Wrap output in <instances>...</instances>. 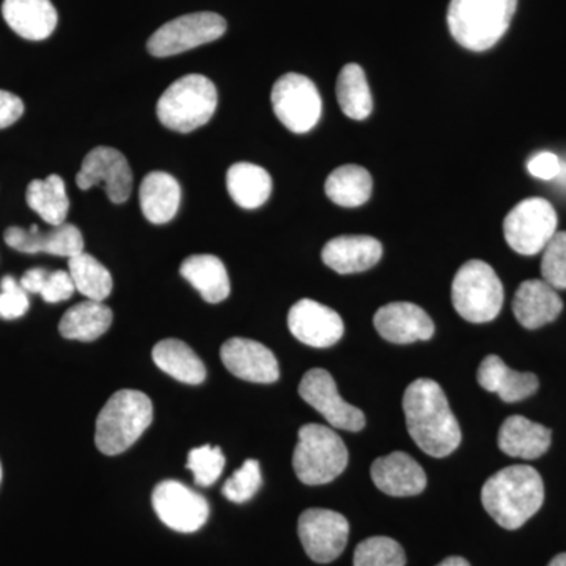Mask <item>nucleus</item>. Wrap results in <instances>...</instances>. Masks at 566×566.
<instances>
[{
	"label": "nucleus",
	"instance_id": "nucleus-1",
	"mask_svg": "<svg viewBox=\"0 0 566 566\" xmlns=\"http://www.w3.org/2000/svg\"><path fill=\"white\" fill-rule=\"evenodd\" d=\"M406 427L412 441L430 457L444 458L461 444V428L444 390L433 379L420 378L403 395Z\"/></svg>",
	"mask_w": 566,
	"mask_h": 566
},
{
	"label": "nucleus",
	"instance_id": "nucleus-2",
	"mask_svg": "<svg viewBox=\"0 0 566 566\" xmlns=\"http://www.w3.org/2000/svg\"><path fill=\"white\" fill-rule=\"evenodd\" d=\"M545 502V483L532 465L502 469L486 480L482 504L488 515L506 531L523 527Z\"/></svg>",
	"mask_w": 566,
	"mask_h": 566
},
{
	"label": "nucleus",
	"instance_id": "nucleus-3",
	"mask_svg": "<svg viewBox=\"0 0 566 566\" xmlns=\"http://www.w3.org/2000/svg\"><path fill=\"white\" fill-rule=\"evenodd\" d=\"M517 0H450L447 24L465 50H491L509 31Z\"/></svg>",
	"mask_w": 566,
	"mask_h": 566
},
{
	"label": "nucleus",
	"instance_id": "nucleus-4",
	"mask_svg": "<svg viewBox=\"0 0 566 566\" xmlns=\"http://www.w3.org/2000/svg\"><path fill=\"white\" fill-rule=\"evenodd\" d=\"M153 422V403L139 390L123 389L112 395L96 419L95 444L107 457L120 455Z\"/></svg>",
	"mask_w": 566,
	"mask_h": 566
},
{
	"label": "nucleus",
	"instance_id": "nucleus-5",
	"mask_svg": "<svg viewBox=\"0 0 566 566\" xmlns=\"http://www.w3.org/2000/svg\"><path fill=\"white\" fill-rule=\"evenodd\" d=\"M218 107V91L202 74H186L159 98V122L172 132L188 134L207 125Z\"/></svg>",
	"mask_w": 566,
	"mask_h": 566
},
{
	"label": "nucleus",
	"instance_id": "nucleus-6",
	"mask_svg": "<svg viewBox=\"0 0 566 566\" xmlns=\"http://www.w3.org/2000/svg\"><path fill=\"white\" fill-rule=\"evenodd\" d=\"M348 465V449L333 428L308 423L300 428V441L293 453L297 479L308 486L326 485Z\"/></svg>",
	"mask_w": 566,
	"mask_h": 566
},
{
	"label": "nucleus",
	"instance_id": "nucleus-7",
	"mask_svg": "<svg viewBox=\"0 0 566 566\" xmlns=\"http://www.w3.org/2000/svg\"><path fill=\"white\" fill-rule=\"evenodd\" d=\"M452 303L465 322H493L504 305V286L490 264L471 260L458 270L452 283Z\"/></svg>",
	"mask_w": 566,
	"mask_h": 566
},
{
	"label": "nucleus",
	"instance_id": "nucleus-8",
	"mask_svg": "<svg viewBox=\"0 0 566 566\" xmlns=\"http://www.w3.org/2000/svg\"><path fill=\"white\" fill-rule=\"evenodd\" d=\"M557 212L542 197L523 200L506 214L504 234L506 243L521 255H536L557 233Z\"/></svg>",
	"mask_w": 566,
	"mask_h": 566
},
{
	"label": "nucleus",
	"instance_id": "nucleus-9",
	"mask_svg": "<svg viewBox=\"0 0 566 566\" xmlns=\"http://www.w3.org/2000/svg\"><path fill=\"white\" fill-rule=\"evenodd\" d=\"M226 31L227 22L221 14L212 11L185 14L177 20L166 22L163 28L153 33L148 40L147 50L153 57H172L219 40Z\"/></svg>",
	"mask_w": 566,
	"mask_h": 566
},
{
	"label": "nucleus",
	"instance_id": "nucleus-10",
	"mask_svg": "<svg viewBox=\"0 0 566 566\" xmlns=\"http://www.w3.org/2000/svg\"><path fill=\"white\" fill-rule=\"evenodd\" d=\"M271 103L275 117L294 134L312 132L322 118V96L303 74H283L274 84Z\"/></svg>",
	"mask_w": 566,
	"mask_h": 566
},
{
	"label": "nucleus",
	"instance_id": "nucleus-11",
	"mask_svg": "<svg viewBox=\"0 0 566 566\" xmlns=\"http://www.w3.org/2000/svg\"><path fill=\"white\" fill-rule=\"evenodd\" d=\"M151 502L159 520L181 534L200 531L210 516L207 499L177 480L159 483L153 491Z\"/></svg>",
	"mask_w": 566,
	"mask_h": 566
},
{
	"label": "nucleus",
	"instance_id": "nucleus-12",
	"mask_svg": "<svg viewBox=\"0 0 566 566\" xmlns=\"http://www.w3.org/2000/svg\"><path fill=\"white\" fill-rule=\"evenodd\" d=\"M305 553L316 564H331L344 553L349 536L348 520L326 509L305 510L297 523Z\"/></svg>",
	"mask_w": 566,
	"mask_h": 566
},
{
	"label": "nucleus",
	"instance_id": "nucleus-13",
	"mask_svg": "<svg viewBox=\"0 0 566 566\" xmlns=\"http://www.w3.org/2000/svg\"><path fill=\"white\" fill-rule=\"evenodd\" d=\"M300 395L331 427L345 431H360L365 427L364 412L356 406L346 403L338 394L333 375L323 368H314L304 375Z\"/></svg>",
	"mask_w": 566,
	"mask_h": 566
},
{
	"label": "nucleus",
	"instance_id": "nucleus-14",
	"mask_svg": "<svg viewBox=\"0 0 566 566\" xmlns=\"http://www.w3.org/2000/svg\"><path fill=\"white\" fill-rule=\"evenodd\" d=\"M82 191L96 185H104V191L112 203H125L133 192V170L120 151L112 147L93 148L76 177Z\"/></svg>",
	"mask_w": 566,
	"mask_h": 566
},
{
	"label": "nucleus",
	"instance_id": "nucleus-15",
	"mask_svg": "<svg viewBox=\"0 0 566 566\" xmlns=\"http://www.w3.org/2000/svg\"><path fill=\"white\" fill-rule=\"evenodd\" d=\"M290 333L312 348H331L344 337V319L326 305L301 300L290 308Z\"/></svg>",
	"mask_w": 566,
	"mask_h": 566
},
{
	"label": "nucleus",
	"instance_id": "nucleus-16",
	"mask_svg": "<svg viewBox=\"0 0 566 566\" xmlns=\"http://www.w3.org/2000/svg\"><path fill=\"white\" fill-rule=\"evenodd\" d=\"M221 359L230 374L256 385H271L279 379V364L273 352L249 338L233 337L221 348Z\"/></svg>",
	"mask_w": 566,
	"mask_h": 566
},
{
	"label": "nucleus",
	"instance_id": "nucleus-17",
	"mask_svg": "<svg viewBox=\"0 0 566 566\" xmlns=\"http://www.w3.org/2000/svg\"><path fill=\"white\" fill-rule=\"evenodd\" d=\"M3 240L11 249L22 253L43 252L73 259L84 252V238H82L81 230L73 223L66 222L52 227L50 232H41L35 223L29 230L10 227L6 230Z\"/></svg>",
	"mask_w": 566,
	"mask_h": 566
},
{
	"label": "nucleus",
	"instance_id": "nucleus-18",
	"mask_svg": "<svg viewBox=\"0 0 566 566\" xmlns=\"http://www.w3.org/2000/svg\"><path fill=\"white\" fill-rule=\"evenodd\" d=\"M375 329L390 344L408 345L430 340L434 323L422 307L412 303H390L375 314Z\"/></svg>",
	"mask_w": 566,
	"mask_h": 566
},
{
	"label": "nucleus",
	"instance_id": "nucleus-19",
	"mask_svg": "<svg viewBox=\"0 0 566 566\" xmlns=\"http://www.w3.org/2000/svg\"><path fill=\"white\" fill-rule=\"evenodd\" d=\"M371 479L379 491L392 497H411L427 488V474L415 458L394 452L371 464Z\"/></svg>",
	"mask_w": 566,
	"mask_h": 566
},
{
	"label": "nucleus",
	"instance_id": "nucleus-20",
	"mask_svg": "<svg viewBox=\"0 0 566 566\" xmlns=\"http://www.w3.org/2000/svg\"><path fill=\"white\" fill-rule=\"evenodd\" d=\"M382 256V244L374 237L348 234L324 245L322 259L338 274H356L370 270Z\"/></svg>",
	"mask_w": 566,
	"mask_h": 566
},
{
	"label": "nucleus",
	"instance_id": "nucleus-21",
	"mask_svg": "<svg viewBox=\"0 0 566 566\" xmlns=\"http://www.w3.org/2000/svg\"><path fill=\"white\" fill-rule=\"evenodd\" d=\"M562 308L564 303L557 290L543 279L521 283L513 300V314L526 329H538L553 323L560 315Z\"/></svg>",
	"mask_w": 566,
	"mask_h": 566
},
{
	"label": "nucleus",
	"instance_id": "nucleus-22",
	"mask_svg": "<svg viewBox=\"0 0 566 566\" xmlns=\"http://www.w3.org/2000/svg\"><path fill=\"white\" fill-rule=\"evenodd\" d=\"M3 20L21 39H50L57 28V10L51 0H3Z\"/></svg>",
	"mask_w": 566,
	"mask_h": 566
},
{
	"label": "nucleus",
	"instance_id": "nucleus-23",
	"mask_svg": "<svg viewBox=\"0 0 566 566\" xmlns=\"http://www.w3.org/2000/svg\"><path fill=\"white\" fill-rule=\"evenodd\" d=\"M476 381L491 394H497L505 403L526 400L538 390L539 381L534 374H523L509 367L499 356L485 357L476 371Z\"/></svg>",
	"mask_w": 566,
	"mask_h": 566
},
{
	"label": "nucleus",
	"instance_id": "nucleus-24",
	"mask_svg": "<svg viewBox=\"0 0 566 566\" xmlns=\"http://www.w3.org/2000/svg\"><path fill=\"white\" fill-rule=\"evenodd\" d=\"M553 433L545 424L532 422L523 416H512L499 430V449L505 455L521 460H536L549 450Z\"/></svg>",
	"mask_w": 566,
	"mask_h": 566
},
{
	"label": "nucleus",
	"instance_id": "nucleus-25",
	"mask_svg": "<svg viewBox=\"0 0 566 566\" xmlns=\"http://www.w3.org/2000/svg\"><path fill=\"white\" fill-rule=\"evenodd\" d=\"M139 200L147 221L156 226L170 222L180 208V182L166 172L148 174L142 181Z\"/></svg>",
	"mask_w": 566,
	"mask_h": 566
},
{
	"label": "nucleus",
	"instance_id": "nucleus-26",
	"mask_svg": "<svg viewBox=\"0 0 566 566\" xmlns=\"http://www.w3.org/2000/svg\"><path fill=\"white\" fill-rule=\"evenodd\" d=\"M180 273L207 303L219 304L229 297V273L218 256L210 253L188 256L181 263Z\"/></svg>",
	"mask_w": 566,
	"mask_h": 566
},
{
	"label": "nucleus",
	"instance_id": "nucleus-27",
	"mask_svg": "<svg viewBox=\"0 0 566 566\" xmlns=\"http://www.w3.org/2000/svg\"><path fill=\"white\" fill-rule=\"evenodd\" d=\"M227 189L238 207L256 210L270 199L273 180L263 167L237 163L227 172Z\"/></svg>",
	"mask_w": 566,
	"mask_h": 566
},
{
	"label": "nucleus",
	"instance_id": "nucleus-28",
	"mask_svg": "<svg viewBox=\"0 0 566 566\" xmlns=\"http://www.w3.org/2000/svg\"><path fill=\"white\" fill-rule=\"evenodd\" d=\"M153 360L164 374L172 376L185 385H202L207 368L191 346L177 338H167L153 348Z\"/></svg>",
	"mask_w": 566,
	"mask_h": 566
},
{
	"label": "nucleus",
	"instance_id": "nucleus-29",
	"mask_svg": "<svg viewBox=\"0 0 566 566\" xmlns=\"http://www.w3.org/2000/svg\"><path fill=\"white\" fill-rule=\"evenodd\" d=\"M112 319L114 315L107 305L87 300L66 311L59 324V331L69 340L93 342L107 333Z\"/></svg>",
	"mask_w": 566,
	"mask_h": 566
},
{
	"label": "nucleus",
	"instance_id": "nucleus-30",
	"mask_svg": "<svg viewBox=\"0 0 566 566\" xmlns=\"http://www.w3.org/2000/svg\"><path fill=\"white\" fill-rule=\"evenodd\" d=\"M374 191L371 175L364 167L346 164L327 177L324 192L335 205L356 208L367 203Z\"/></svg>",
	"mask_w": 566,
	"mask_h": 566
},
{
	"label": "nucleus",
	"instance_id": "nucleus-31",
	"mask_svg": "<svg viewBox=\"0 0 566 566\" xmlns=\"http://www.w3.org/2000/svg\"><path fill=\"white\" fill-rule=\"evenodd\" d=\"M29 207L52 227L65 223L70 211V199L65 181L59 175H50L46 180H33L25 192Z\"/></svg>",
	"mask_w": 566,
	"mask_h": 566
},
{
	"label": "nucleus",
	"instance_id": "nucleus-32",
	"mask_svg": "<svg viewBox=\"0 0 566 566\" xmlns=\"http://www.w3.org/2000/svg\"><path fill=\"white\" fill-rule=\"evenodd\" d=\"M337 99L346 117L365 120L374 111V98L364 70L356 63H349L338 74Z\"/></svg>",
	"mask_w": 566,
	"mask_h": 566
},
{
	"label": "nucleus",
	"instance_id": "nucleus-33",
	"mask_svg": "<svg viewBox=\"0 0 566 566\" xmlns=\"http://www.w3.org/2000/svg\"><path fill=\"white\" fill-rule=\"evenodd\" d=\"M69 260V273L82 296L98 303L109 297L114 281L109 271L98 260L85 252Z\"/></svg>",
	"mask_w": 566,
	"mask_h": 566
},
{
	"label": "nucleus",
	"instance_id": "nucleus-34",
	"mask_svg": "<svg viewBox=\"0 0 566 566\" xmlns=\"http://www.w3.org/2000/svg\"><path fill=\"white\" fill-rule=\"evenodd\" d=\"M21 286L28 293H39L46 303L55 304L70 300L76 292L73 279L66 271H46L33 268L21 277Z\"/></svg>",
	"mask_w": 566,
	"mask_h": 566
},
{
	"label": "nucleus",
	"instance_id": "nucleus-35",
	"mask_svg": "<svg viewBox=\"0 0 566 566\" xmlns=\"http://www.w3.org/2000/svg\"><path fill=\"white\" fill-rule=\"evenodd\" d=\"M403 547L389 536H371L354 551V566H405Z\"/></svg>",
	"mask_w": 566,
	"mask_h": 566
},
{
	"label": "nucleus",
	"instance_id": "nucleus-36",
	"mask_svg": "<svg viewBox=\"0 0 566 566\" xmlns=\"http://www.w3.org/2000/svg\"><path fill=\"white\" fill-rule=\"evenodd\" d=\"M226 468L221 447L203 446L192 449L188 455V469L197 486L208 488L218 482Z\"/></svg>",
	"mask_w": 566,
	"mask_h": 566
},
{
	"label": "nucleus",
	"instance_id": "nucleus-37",
	"mask_svg": "<svg viewBox=\"0 0 566 566\" xmlns=\"http://www.w3.org/2000/svg\"><path fill=\"white\" fill-rule=\"evenodd\" d=\"M263 485L262 469L256 460H248L223 485L222 493L233 504H245Z\"/></svg>",
	"mask_w": 566,
	"mask_h": 566
},
{
	"label": "nucleus",
	"instance_id": "nucleus-38",
	"mask_svg": "<svg viewBox=\"0 0 566 566\" xmlns=\"http://www.w3.org/2000/svg\"><path fill=\"white\" fill-rule=\"evenodd\" d=\"M543 281L553 289L566 290V232H557L543 249Z\"/></svg>",
	"mask_w": 566,
	"mask_h": 566
},
{
	"label": "nucleus",
	"instance_id": "nucleus-39",
	"mask_svg": "<svg viewBox=\"0 0 566 566\" xmlns=\"http://www.w3.org/2000/svg\"><path fill=\"white\" fill-rule=\"evenodd\" d=\"M28 292L13 275H6L0 281V319H18L28 314Z\"/></svg>",
	"mask_w": 566,
	"mask_h": 566
},
{
	"label": "nucleus",
	"instance_id": "nucleus-40",
	"mask_svg": "<svg viewBox=\"0 0 566 566\" xmlns=\"http://www.w3.org/2000/svg\"><path fill=\"white\" fill-rule=\"evenodd\" d=\"M560 167L562 159L556 153L551 151L538 153L527 163L528 172L539 180H556L560 174Z\"/></svg>",
	"mask_w": 566,
	"mask_h": 566
},
{
	"label": "nucleus",
	"instance_id": "nucleus-41",
	"mask_svg": "<svg viewBox=\"0 0 566 566\" xmlns=\"http://www.w3.org/2000/svg\"><path fill=\"white\" fill-rule=\"evenodd\" d=\"M24 114V103L20 96L0 91V129L14 125Z\"/></svg>",
	"mask_w": 566,
	"mask_h": 566
},
{
	"label": "nucleus",
	"instance_id": "nucleus-42",
	"mask_svg": "<svg viewBox=\"0 0 566 566\" xmlns=\"http://www.w3.org/2000/svg\"><path fill=\"white\" fill-rule=\"evenodd\" d=\"M438 566H471L463 557H447Z\"/></svg>",
	"mask_w": 566,
	"mask_h": 566
},
{
	"label": "nucleus",
	"instance_id": "nucleus-43",
	"mask_svg": "<svg viewBox=\"0 0 566 566\" xmlns=\"http://www.w3.org/2000/svg\"><path fill=\"white\" fill-rule=\"evenodd\" d=\"M547 566H566V553L558 554Z\"/></svg>",
	"mask_w": 566,
	"mask_h": 566
},
{
	"label": "nucleus",
	"instance_id": "nucleus-44",
	"mask_svg": "<svg viewBox=\"0 0 566 566\" xmlns=\"http://www.w3.org/2000/svg\"><path fill=\"white\" fill-rule=\"evenodd\" d=\"M557 180L566 188V161H562L560 174H558Z\"/></svg>",
	"mask_w": 566,
	"mask_h": 566
},
{
	"label": "nucleus",
	"instance_id": "nucleus-45",
	"mask_svg": "<svg viewBox=\"0 0 566 566\" xmlns=\"http://www.w3.org/2000/svg\"><path fill=\"white\" fill-rule=\"evenodd\" d=\"M0 483H2V465H0Z\"/></svg>",
	"mask_w": 566,
	"mask_h": 566
}]
</instances>
